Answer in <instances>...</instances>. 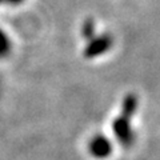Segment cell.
I'll return each mask as SVG.
<instances>
[{"label":"cell","instance_id":"1","mask_svg":"<svg viewBox=\"0 0 160 160\" xmlns=\"http://www.w3.org/2000/svg\"><path fill=\"white\" fill-rule=\"evenodd\" d=\"M138 96L135 93H127L122 103V112L113 120L112 131L118 142L123 147L129 148L135 142V133L131 126V120L138 108Z\"/></svg>","mask_w":160,"mask_h":160},{"label":"cell","instance_id":"2","mask_svg":"<svg viewBox=\"0 0 160 160\" xmlns=\"http://www.w3.org/2000/svg\"><path fill=\"white\" fill-rule=\"evenodd\" d=\"M112 44H113V39L109 33H103V35H99V36H93L86 46V48H84L83 55L87 59L102 56L103 53H106L107 51H109L112 48Z\"/></svg>","mask_w":160,"mask_h":160},{"label":"cell","instance_id":"3","mask_svg":"<svg viewBox=\"0 0 160 160\" xmlns=\"http://www.w3.org/2000/svg\"><path fill=\"white\" fill-rule=\"evenodd\" d=\"M112 143L104 135H95L88 144V151L96 159H106L112 153Z\"/></svg>","mask_w":160,"mask_h":160},{"label":"cell","instance_id":"4","mask_svg":"<svg viewBox=\"0 0 160 160\" xmlns=\"http://www.w3.org/2000/svg\"><path fill=\"white\" fill-rule=\"evenodd\" d=\"M95 33H96V24H95L93 19H86L82 26V36L87 40H91L93 36H96Z\"/></svg>","mask_w":160,"mask_h":160},{"label":"cell","instance_id":"5","mask_svg":"<svg viewBox=\"0 0 160 160\" xmlns=\"http://www.w3.org/2000/svg\"><path fill=\"white\" fill-rule=\"evenodd\" d=\"M11 49H12L11 40L6 35V32L0 28V59L7 58L9 52H11Z\"/></svg>","mask_w":160,"mask_h":160},{"label":"cell","instance_id":"6","mask_svg":"<svg viewBox=\"0 0 160 160\" xmlns=\"http://www.w3.org/2000/svg\"><path fill=\"white\" fill-rule=\"evenodd\" d=\"M24 0H0V4H12V6H16V4L23 3Z\"/></svg>","mask_w":160,"mask_h":160}]
</instances>
